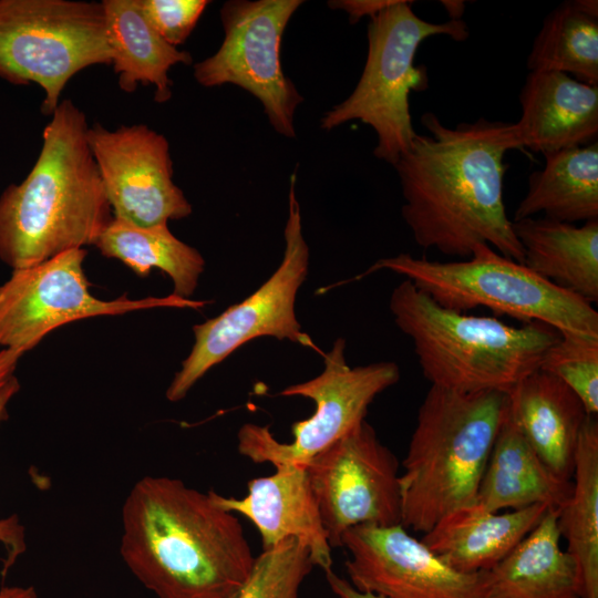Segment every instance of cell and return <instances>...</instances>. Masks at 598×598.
Instances as JSON below:
<instances>
[{
  "instance_id": "cell-21",
  "label": "cell",
  "mask_w": 598,
  "mask_h": 598,
  "mask_svg": "<svg viewBox=\"0 0 598 598\" xmlns=\"http://www.w3.org/2000/svg\"><path fill=\"white\" fill-rule=\"evenodd\" d=\"M557 517L558 509L549 507L504 559L485 570V598H580L578 568L560 547Z\"/></svg>"
},
{
  "instance_id": "cell-27",
  "label": "cell",
  "mask_w": 598,
  "mask_h": 598,
  "mask_svg": "<svg viewBox=\"0 0 598 598\" xmlns=\"http://www.w3.org/2000/svg\"><path fill=\"white\" fill-rule=\"evenodd\" d=\"M527 68L598 85L597 0L566 1L553 10L533 42Z\"/></svg>"
},
{
  "instance_id": "cell-24",
  "label": "cell",
  "mask_w": 598,
  "mask_h": 598,
  "mask_svg": "<svg viewBox=\"0 0 598 598\" xmlns=\"http://www.w3.org/2000/svg\"><path fill=\"white\" fill-rule=\"evenodd\" d=\"M539 213L570 224L598 219L597 142L545 155L544 168L529 175L514 220Z\"/></svg>"
},
{
  "instance_id": "cell-17",
  "label": "cell",
  "mask_w": 598,
  "mask_h": 598,
  "mask_svg": "<svg viewBox=\"0 0 598 598\" xmlns=\"http://www.w3.org/2000/svg\"><path fill=\"white\" fill-rule=\"evenodd\" d=\"M514 123L523 150L544 156L597 142L598 85L555 71H532Z\"/></svg>"
},
{
  "instance_id": "cell-36",
  "label": "cell",
  "mask_w": 598,
  "mask_h": 598,
  "mask_svg": "<svg viewBox=\"0 0 598 598\" xmlns=\"http://www.w3.org/2000/svg\"><path fill=\"white\" fill-rule=\"evenodd\" d=\"M442 6L445 8L450 16V20H461V17L464 13L465 2L455 1V0H443L441 1Z\"/></svg>"
},
{
  "instance_id": "cell-9",
  "label": "cell",
  "mask_w": 598,
  "mask_h": 598,
  "mask_svg": "<svg viewBox=\"0 0 598 598\" xmlns=\"http://www.w3.org/2000/svg\"><path fill=\"white\" fill-rule=\"evenodd\" d=\"M295 184L296 174H292L283 233L286 248L279 267L241 302L193 327L195 342L166 390L168 401L184 399L213 367L258 337L287 339L321 353L311 338L301 330L295 312L297 292L309 268V248L302 234Z\"/></svg>"
},
{
  "instance_id": "cell-31",
  "label": "cell",
  "mask_w": 598,
  "mask_h": 598,
  "mask_svg": "<svg viewBox=\"0 0 598 598\" xmlns=\"http://www.w3.org/2000/svg\"><path fill=\"white\" fill-rule=\"evenodd\" d=\"M18 380L0 398V422L4 419L9 401L19 391ZM0 544L6 549L1 575L4 577L17 559L25 551V530L18 515L13 514L0 519Z\"/></svg>"
},
{
  "instance_id": "cell-23",
  "label": "cell",
  "mask_w": 598,
  "mask_h": 598,
  "mask_svg": "<svg viewBox=\"0 0 598 598\" xmlns=\"http://www.w3.org/2000/svg\"><path fill=\"white\" fill-rule=\"evenodd\" d=\"M112 65L122 91L132 93L141 83L153 85L154 100L164 103L172 96L169 69L190 64L192 55L164 41L144 16L140 0L102 2Z\"/></svg>"
},
{
  "instance_id": "cell-33",
  "label": "cell",
  "mask_w": 598,
  "mask_h": 598,
  "mask_svg": "<svg viewBox=\"0 0 598 598\" xmlns=\"http://www.w3.org/2000/svg\"><path fill=\"white\" fill-rule=\"evenodd\" d=\"M23 350H0V398L17 381L14 371L19 359L24 354Z\"/></svg>"
},
{
  "instance_id": "cell-28",
  "label": "cell",
  "mask_w": 598,
  "mask_h": 598,
  "mask_svg": "<svg viewBox=\"0 0 598 598\" xmlns=\"http://www.w3.org/2000/svg\"><path fill=\"white\" fill-rule=\"evenodd\" d=\"M313 567L308 547L288 538L255 558L248 578L230 598H299Z\"/></svg>"
},
{
  "instance_id": "cell-14",
  "label": "cell",
  "mask_w": 598,
  "mask_h": 598,
  "mask_svg": "<svg viewBox=\"0 0 598 598\" xmlns=\"http://www.w3.org/2000/svg\"><path fill=\"white\" fill-rule=\"evenodd\" d=\"M87 142L113 217L140 227L167 224L192 214V205L173 181L166 137L144 124L110 131L89 126Z\"/></svg>"
},
{
  "instance_id": "cell-22",
  "label": "cell",
  "mask_w": 598,
  "mask_h": 598,
  "mask_svg": "<svg viewBox=\"0 0 598 598\" xmlns=\"http://www.w3.org/2000/svg\"><path fill=\"white\" fill-rule=\"evenodd\" d=\"M524 265L589 303L598 300V219L582 226L548 218L513 220Z\"/></svg>"
},
{
  "instance_id": "cell-10",
  "label": "cell",
  "mask_w": 598,
  "mask_h": 598,
  "mask_svg": "<svg viewBox=\"0 0 598 598\" xmlns=\"http://www.w3.org/2000/svg\"><path fill=\"white\" fill-rule=\"evenodd\" d=\"M324 369L316 378L285 388L282 396L313 401L315 412L291 426L293 440L279 442L268 425L245 423L237 433L239 454L254 463L306 465L354 426L365 420L377 395L400 380V369L391 361L350 367L346 341L339 338L323 354Z\"/></svg>"
},
{
  "instance_id": "cell-30",
  "label": "cell",
  "mask_w": 598,
  "mask_h": 598,
  "mask_svg": "<svg viewBox=\"0 0 598 598\" xmlns=\"http://www.w3.org/2000/svg\"><path fill=\"white\" fill-rule=\"evenodd\" d=\"M208 3L207 0H140L150 24L175 48L190 35Z\"/></svg>"
},
{
  "instance_id": "cell-6",
  "label": "cell",
  "mask_w": 598,
  "mask_h": 598,
  "mask_svg": "<svg viewBox=\"0 0 598 598\" xmlns=\"http://www.w3.org/2000/svg\"><path fill=\"white\" fill-rule=\"evenodd\" d=\"M379 269L403 276L451 310L465 312L484 307L523 323L549 324L560 333L598 337V312L591 303L486 244L476 246L471 257L460 261L430 260L403 252L378 260L365 274Z\"/></svg>"
},
{
  "instance_id": "cell-5",
  "label": "cell",
  "mask_w": 598,
  "mask_h": 598,
  "mask_svg": "<svg viewBox=\"0 0 598 598\" xmlns=\"http://www.w3.org/2000/svg\"><path fill=\"white\" fill-rule=\"evenodd\" d=\"M507 409L506 392L431 385L399 477L405 528L425 534L447 514L475 503Z\"/></svg>"
},
{
  "instance_id": "cell-3",
  "label": "cell",
  "mask_w": 598,
  "mask_h": 598,
  "mask_svg": "<svg viewBox=\"0 0 598 598\" xmlns=\"http://www.w3.org/2000/svg\"><path fill=\"white\" fill-rule=\"evenodd\" d=\"M86 116L63 100L27 177L0 196V259L12 270L95 245L113 219L87 142Z\"/></svg>"
},
{
  "instance_id": "cell-8",
  "label": "cell",
  "mask_w": 598,
  "mask_h": 598,
  "mask_svg": "<svg viewBox=\"0 0 598 598\" xmlns=\"http://www.w3.org/2000/svg\"><path fill=\"white\" fill-rule=\"evenodd\" d=\"M96 64H112L102 3L0 0V78L41 86L44 114L71 78Z\"/></svg>"
},
{
  "instance_id": "cell-19",
  "label": "cell",
  "mask_w": 598,
  "mask_h": 598,
  "mask_svg": "<svg viewBox=\"0 0 598 598\" xmlns=\"http://www.w3.org/2000/svg\"><path fill=\"white\" fill-rule=\"evenodd\" d=\"M548 508L536 504L494 513L475 502L444 516L421 540L458 571L489 570L536 527Z\"/></svg>"
},
{
  "instance_id": "cell-26",
  "label": "cell",
  "mask_w": 598,
  "mask_h": 598,
  "mask_svg": "<svg viewBox=\"0 0 598 598\" xmlns=\"http://www.w3.org/2000/svg\"><path fill=\"white\" fill-rule=\"evenodd\" d=\"M94 246L140 277L159 269L173 282L172 295L184 299H190L205 268L200 252L175 237L167 224L140 227L113 217Z\"/></svg>"
},
{
  "instance_id": "cell-11",
  "label": "cell",
  "mask_w": 598,
  "mask_h": 598,
  "mask_svg": "<svg viewBox=\"0 0 598 598\" xmlns=\"http://www.w3.org/2000/svg\"><path fill=\"white\" fill-rule=\"evenodd\" d=\"M87 251L71 249L41 264L12 270L0 285V350L28 352L64 324L158 307H204L208 301L167 297L103 300L90 291L83 262Z\"/></svg>"
},
{
  "instance_id": "cell-18",
  "label": "cell",
  "mask_w": 598,
  "mask_h": 598,
  "mask_svg": "<svg viewBox=\"0 0 598 598\" xmlns=\"http://www.w3.org/2000/svg\"><path fill=\"white\" fill-rule=\"evenodd\" d=\"M508 414L530 446L565 481H571L580 431L589 416L559 378L537 369L508 392Z\"/></svg>"
},
{
  "instance_id": "cell-2",
  "label": "cell",
  "mask_w": 598,
  "mask_h": 598,
  "mask_svg": "<svg viewBox=\"0 0 598 598\" xmlns=\"http://www.w3.org/2000/svg\"><path fill=\"white\" fill-rule=\"evenodd\" d=\"M120 554L157 598H230L255 556L237 516L168 476H144L122 507Z\"/></svg>"
},
{
  "instance_id": "cell-16",
  "label": "cell",
  "mask_w": 598,
  "mask_h": 598,
  "mask_svg": "<svg viewBox=\"0 0 598 598\" xmlns=\"http://www.w3.org/2000/svg\"><path fill=\"white\" fill-rule=\"evenodd\" d=\"M209 494L216 505L247 517L256 526L262 550L296 538L308 547L313 566L323 571L332 569V548L303 465H279L274 474L250 480L243 498L214 491Z\"/></svg>"
},
{
  "instance_id": "cell-29",
  "label": "cell",
  "mask_w": 598,
  "mask_h": 598,
  "mask_svg": "<svg viewBox=\"0 0 598 598\" xmlns=\"http://www.w3.org/2000/svg\"><path fill=\"white\" fill-rule=\"evenodd\" d=\"M559 378L579 398L589 415L598 413V337L560 333L540 367Z\"/></svg>"
},
{
  "instance_id": "cell-15",
  "label": "cell",
  "mask_w": 598,
  "mask_h": 598,
  "mask_svg": "<svg viewBox=\"0 0 598 598\" xmlns=\"http://www.w3.org/2000/svg\"><path fill=\"white\" fill-rule=\"evenodd\" d=\"M341 547L351 585L386 598H485V571L462 573L411 536L405 527L359 525Z\"/></svg>"
},
{
  "instance_id": "cell-20",
  "label": "cell",
  "mask_w": 598,
  "mask_h": 598,
  "mask_svg": "<svg viewBox=\"0 0 598 598\" xmlns=\"http://www.w3.org/2000/svg\"><path fill=\"white\" fill-rule=\"evenodd\" d=\"M573 481L555 475L508 414L499 427L476 494L486 511L520 509L536 504L559 509Z\"/></svg>"
},
{
  "instance_id": "cell-34",
  "label": "cell",
  "mask_w": 598,
  "mask_h": 598,
  "mask_svg": "<svg viewBox=\"0 0 598 598\" xmlns=\"http://www.w3.org/2000/svg\"><path fill=\"white\" fill-rule=\"evenodd\" d=\"M324 574L331 590L339 598H386L371 592L359 591L349 580L338 576L332 569L324 571Z\"/></svg>"
},
{
  "instance_id": "cell-35",
  "label": "cell",
  "mask_w": 598,
  "mask_h": 598,
  "mask_svg": "<svg viewBox=\"0 0 598 598\" xmlns=\"http://www.w3.org/2000/svg\"><path fill=\"white\" fill-rule=\"evenodd\" d=\"M0 598H38L33 587L24 586H2Z\"/></svg>"
},
{
  "instance_id": "cell-12",
  "label": "cell",
  "mask_w": 598,
  "mask_h": 598,
  "mask_svg": "<svg viewBox=\"0 0 598 598\" xmlns=\"http://www.w3.org/2000/svg\"><path fill=\"white\" fill-rule=\"evenodd\" d=\"M300 0H233L220 9L224 41L217 52L194 65L206 87L234 84L261 103L275 131L295 137L293 116L302 96L282 71L285 29Z\"/></svg>"
},
{
  "instance_id": "cell-1",
  "label": "cell",
  "mask_w": 598,
  "mask_h": 598,
  "mask_svg": "<svg viewBox=\"0 0 598 598\" xmlns=\"http://www.w3.org/2000/svg\"><path fill=\"white\" fill-rule=\"evenodd\" d=\"M421 123L430 134L416 133L393 165L415 243L465 259L486 244L523 264L503 197L505 154L524 151L515 124L478 118L450 127L431 112Z\"/></svg>"
},
{
  "instance_id": "cell-4",
  "label": "cell",
  "mask_w": 598,
  "mask_h": 598,
  "mask_svg": "<svg viewBox=\"0 0 598 598\" xmlns=\"http://www.w3.org/2000/svg\"><path fill=\"white\" fill-rule=\"evenodd\" d=\"M398 328L413 344L431 385L458 392H508L539 369L546 351L560 338L549 324L509 326L436 303L404 279L389 302Z\"/></svg>"
},
{
  "instance_id": "cell-32",
  "label": "cell",
  "mask_w": 598,
  "mask_h": 598,
  "mask_svg": "<svg viewBox=\"0 0 598 598\" xmlns=\"http://www.w3.org/2000/svg\"><path fill=\"white\" fill-rule=\"evenodd\" d=\"M396 0H340L330 1L331 8L344 10L351 23H357L363 17H374L382 10L394 4Z\"/></svg>"
},
{
  "instance_id": "cell-13",
  "label": "cell",
  "mask_w": 598,
  "mask_h": 598,
  "mask_svg": "<svg viewBox=\"0 0 598 598\" xmlns=\"http://www.w3.org/2000/svg\"><path fill=\"white\" fill-rule=\"evenodd\" d=\"M305 467L331 548L352 527L402 524L398 458L365 420Z\"/></svg>"
},
{
  "instance_id": "cell-25",
  "label": "cell",
  "mask_w": 598,
  "mask_h": 598,
  "mask_svg": "<svg viewBox=\"0 0 598 598\" xmlns=\"http://www.w3.org/2000/svg\"><path fill=\"white\" fill-rule=\"evenodd\" d=\"M573 477L557 525L578 568L580 598H598V423L592 415L579 434Z\"/></svg>"
},
{
  "instance_id": "cell-7",
  "label": "cell",
  "mask_w": 598,
  "mask_h": 598,
  "mask_svg": "<svg viewBox=\"0 0 598 598\" xmlns=\"http://www.w3.org/2000/svg\"><path fill=\"white\" fill-rule=\"evenodd\" d=\"M413 1L396 2L371 18L368 25V55L352 93L324 113L320 126L330 131L359 120L378 136L374 156L394 165L410 147L416 132L412 125L411 91L427 87L424 65H414L420 44L427 38L447 35L455 41L468 37L463 20L433 23L412 10Z\"/></svg>"
}]
</instances>
